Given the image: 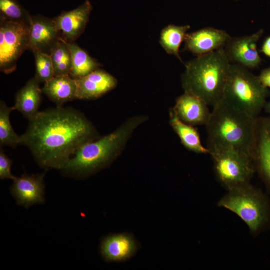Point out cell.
<instances>
[{"mask_svg":"<svg viewBox=\"0 0 270 270\" xmlns=\"http://www.w3.org/2000/svg\"><path fill=\"white\" fill-rule=\"evenodd\" d=\"M268 88L248 68L232 64L222 98L257 118L266 102Z\"/></svg>","mask_w":270,"mask_h":270,"instance_id":"obj_5","label":"cell"},{"mask_svg":"<svg viewBox=\"0 0 270 270\" xmlns=\"http://www.w3.org/2000/svg\"><path fill=\"white\" fill-rule=\"evenodd\" d=\"M100 138L82 112L57 106L38 112L29 120L20 144L29 148L42 167L61 170L80 148Z\"/></svg>","mask_w":270,"mask_h":270,"instance_id":"obj_1","label":"cell"},{"mask_svg":"<svg viewBox=\"0 0 270 270\" xmlns=\"http://www.w3.org/2000/svg\"><path fill=\"white\" fill-rule=\"evenodd\" d=\"M29 48V24L0 20V70L14 72L17 62Z\"/></svg>","mask_w":270,"mask_h":270,"instance_id":"obj_8","label":"cell"},{"mask_svg":"<svg viewBox=\"0 0 270 270\" xmlns=\"http://www.w3.org/2000/svg\"><path fill=\"white\" fill-rule=\"evenodd\" d=\"M64 42L71 53L72 69L70 76L72 78L74 79L82 78L101 66L102 65L96 60L91 57L78 44L74 42Z\"/></svg>","mask_w":270,"mask_h":270,"instance_id":"obj_21","label":"cell"},{"mask_svg":"<svg viewBox=\"0 0 270 270\" xmlns=\"http://www.w3.org/2000/svg\"><path fill=\"white\" fill-rule=\"evenodd\" d=\"M190 28V25L170 24L160 33V43L162 48L168 54L176 56L182 62L180 48L182 42H184L187 32Z\"/></svg>","mask_w":270,"mask_h":270,"instance_id":"obj_22","label":"cell"},{"mask_svg":"<svg viewBox=\"0 0 270 270\" xmlns=\"http://www.w3.org/2000/svg\"><path fill=\"white\" fill-rule=\"evenodd\" d=\"M264 108L266 111L270 114V100L268 102H266Z\"/></svg>","mask_w":270,"mask_h":270,"instance_id":"obj_30","label":"cell"},{"mask_svg":"<svg viewBox=\"0 0 270 270\" xmlns=\"http://www.w3.org/2000/svg\"><path fill=\"white\" fill-rule=\"evenodd\" d=\"M92 10L90 2L87 0L76 8L63 12L52 18L61 38L66 42H74L84 32Z\"/></svg>","mask_w":270,"mask_h":270,"instance_id":"obj_13","label":"cell"},{"mask_svg":"<svg viewBox=\"0 0 270 270\" xmlns=\"http://www.w3.org/2000/svg\"><path fill=\"white\" fill-rule=\"evenodd\" d=\"M256 118L222 98L206 125L207 148H231L252 158Z\"/></svg>","mask_w":270,"mask_h":270,"instance_id":"obj_2","label":"cell"},{"mask_svg":"<svg viewBox=\"0 0 270 270\" xmlns=\"http://www.w3.org/2000/svg\"><path fill=\"white\" fill-rule=\"evenodd\" d=\"M252 159L255 170L270 191V116L256 118Z\"/></svg>","mask_w":270,"mask_h":270,"instance_id":"obj_10","label":"cell"},{"mask_svg":"<svg viewBox=\"0 0 270 270\" xmlns=\"http://www.w3.org/2000/svg\"><path fill=\"white\" fill-rule=\"evenodd\" d=\"M76 80L77 99L82 100L98 98L114 89L118 84L114 76L100 68L84 77Z\"/></svg>","mask_w":270,"mask_h":270,"instance_id":"obj_16","label":"cell"},{"mask_svg":"<svg viewBox=\"0 0 270 270\" xmlns=\"http://www.w3.org/2000/svg\"><path fill=\"white\" fill-rule=\"evenodd\" d=\"M258 78L264 87L270 88V66L264 70Z\"/></svg>","mask_w":270,"mask_h":270,"instance_id":"obj_28","label":"cell"},{"mask_svg":"<svg viewBox=\"0 0 270 270\" xmlns=\"http://www.w3.org/2000/svg\"><path fill=\"white\" fill-rule=\"evenodd\" d=\"M31 16L16 0H0V20L29 24Z\"/></svg>","mask_w":270,"mask_h":270,"instance_id":"obj_25","label":"cell"},{"mask_svg":"<svg viewBox=\"0 0 270 270\" xmlns=\"http://www.w3.org/2000/svg\"><path fill=\"white\" fill-rule=\"evenodd\" d=\"M262 52L266 56L270 58V36L264 41L262 46Z\"/></svg>","mask_w":270,"mask_h":270,"instance_id":"obj_29","label":"cell"},{"mask_svg":"<svg viewBox=\"0 0 270 270\" xmlns=\"http://www.w3.org/2000/svg\"><path fill=\"white\" fill-rule=\"evenodd\" d=\"M36 67V78L40 83H46L54 77V69L50 54L34 52Z\"/></svg>","mask_w":270,"mask_h":270,"instance_id":"obj_26","label":"cell"},{"mask_svg":"<svg viewBox=\"0 0 270 270\" xmlns=\"http://www.w3.org/2000/svg\"><path fill=\"white\" fill-rule=\"evenodd\" d=\"M170 124L186 148L198 154H209L208 148L202 145L198 130L180 120L172 109L170 111Z\"/></svg>","mask_w":270,"mask_h":270,"instance_id":"obj_20","label":"cell"},{"mask_svg":"<svg viewBox=\"0 0 270 270\" xmlns=\"http://www.w3.org/2000/svg\"><path fill=\"white\" fill-rule=\"evenodd\" d=\"M60 32L53 19L36 15L31 16L29 24V48L34 52L50 54L54 46L60 40Z\"/></svg>","mask_w":270,"mask_h":270,"instance_id":"obj_11","label":"cell"},{"mask_svg":"<svg viewBox=\"0 0 270 270\" xmlns=\"http://www.w3.org/2000/svg\"><path fill=\"white\" fill-rule=\"evenodd\" d=\"M148 119V116L142 115L131 117L111 134L86 144L61 170L78 178L104 168L122 152L134 131Z\"/></svg>","mask_w":270,"mask_h":270,"instance_id":"obj_3","label":"cell"},{"mask_svg":"<svg viewBox=\"0 0 270 270\" xmlns=\"http://www.w3.org/2000/svg\"><path fill=\"white\" fill-rule=\"evenodd\" d=\"M42 93L40 82L35 76L32 78L16 93L14 110L20 112L29 120L38 112Z\"/></svg>","mask_w":270,"mask_h":270,"instance_id":"obj_18","label":"cell"},{"mask_svg":"<svg viewBox=\"0 0 270 270\" xmlns=\"http://www.w3.org/2000/svg\"><path fill=\"white\" fill-rule=\"evenodd\" d=\"M15 110L14 106L9 107L1 100L0 102V145L2 148L8 146L16 148L20 144V136L14 130L10 121V114Z\"/></svg>","mask_w":270,"mask_h":270,"instance_id":"obj_23","label":"cell"},{"mask_svg":"<svg viewBox=\"0 0 270 270\" xmlns=\"http://www.w3.org/2000/svg\"><path fill=\"white\" fill-rule=\"evenodd\" d=\"M231 64L224 48L197 56L186 65L182 77L184 92L214 106L222 98Z\"/></svg>","mask_w":270,"mask_h":270,"instance_id":"obj_4","label":"cell"},{"mask_svg":"<svg viewBox=\"0 0 270 270\" xmlns=\"http://www.w3.org/2000/svg\"><path fill=\"white\" fill-rule=\"evenodd\" d=\"M216 176L227 190L250 183L255 167L249 154L231 148L209 150Z\"/></svg>","mask_w":270,"mask_h":270,"instance_id":"obj_7","label":"cell"},{"mask_svg":"<svg viewBox=\"0 0 270 270\" xmlns=\"http://www.w3.org/2000/svg\"><path fill=\"white\" fill-rule=\"evenodd\" d=\"M44 174H22L16 178L11 187V192L18 205L28 208L36 204L44 201Z\"/></svg>","mask_w":270,"mask_h":270,"instance_id":"obj_15","label":"cell"},{"mask_svg":"<svg viewBox=\"0 0 270 270\" xmlns=\"http://www.w3.org/2000/svg\"><path fill=\"white\" fill-rule=\"evenodd\" d=\"M12 161L4 152L2 148H0V178L12 179L14 180L16 177L11 172Z\"/></svg>","mask_w":270,"mask_h":270,"instance_id":"obj_27","label":"cell"},{"mask_svg":"<svg viewBox=\"0 0 270 270\" xmlns=\"http://www.w3.org/2000/svg\"><path fill=\"white\" fill-rule=\"evenodd\" d=\"M100 250L106 260L120 262L126 260L134 254L136 244L130 236L116 234L106 238L102 243Z\"/></svg>","mask_w":270,"mask_h":270,"instance_id":"obj_19","label":"cell"},{"mask_svg":"<svg viewBox=\"0 0 270 270\" xmlns=\"http://www.w3.org/2000/svg\"><path fill=\"white\" fill-rule=\"evenodd\" d=\"M231 36L226 31L206 27L187 34L184 50L197 56L224 48Z\"/></svg>","mask_w":270,"mask_h":270,"instance_id":"obj_12","label":"cell"},{"mask_svg":"<svg viewBox=\"0 0 270 270\" xmlns=\"http://www.w3.org/2000/svg\"><path fill=\"white\" fill-rule=\"evenodd\" d=\"M264 32L260 30L250 35L231 38L224 48L230 62L248 69L258 66L262 60L257 50V44Z\"/></svg>","mask_w":270,"mask_h":270,"instance_id":"obj_9","label":"cell"},{"mask_svg":"<svg viewBox=\"0 0 270 270\" xmlns=\"http://www.w3.org/2000/svg\"><path fill=\"white\" fill-rule=\"evenodd\" d=\"M42 90L58 106L77 99L76 80L70 76H54L44 84Z\"/></svg>","mask_w":270,"mask_h":270,"instance_id":"obj_17","label":"cell"},{"mask_svg":"<svg viewBox=\"0 0 270 270\" xmlns=\"http://www.w3.org/2000/svg\"><path fill=\"white\" fill-rule=\"evenodd\" d=\"M50 55L54 66V76H70L72 69L71 53L61 37L51 50Z\"/></svg>","mask_w":270,"mask_h":270,"instance_id":"obj_24","label":"cell"},{"mask_svg":"<svg viewBox=\"0 0 270 270\" xmlns=\"http://www.w3.org/2000/svg\"><path fill=\"white\" fill-rule=\"evenodd\" d=\"M218 204L236 214L252 233L258 232L270 220L267 197L250 183L228 190Z\"/></svg>","mask_w":270,"mask_h":270,"instance_id":"obj_6","label":"cell"},{"mask_svg":"<svg viewBox=\"0 0 270 270\" xmlns=\"http://www.w3.org/2000/svg\"><path fill=\"white\" fill-rule=\"evenodd\" d=\"M208 105L200 98L188 92L178 96L171 109L184 122L192 126L206 125L210 115Z\"/></svg>","mask_w":270,"mask_h":270,"instance_id":"obj_14","label":"cell"}]
</instances>
